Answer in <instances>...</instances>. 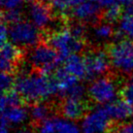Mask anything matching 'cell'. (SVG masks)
<instances>
[{
    "instance_id": "obj_1",
    "label": "cell",
    "mask_w": 133,
    "mask_h": 133,
    "mask_svg": "<svg viewBox=\"0 0 133 133\" xmlns=\"http://www.w3.org/2000/svg\"><path fill=\"white\" fill-rule=\"evenodd\" d=\"M15 90L30 103H40L58 93V85L55 76H46L38 71L22 73L16 78Z\"/></svg>"
},
{
    "instance_id": "obj_2",
    "label": "cell",
    "mask_w": 133,
    "mask_h": 133,
    "mask_svg": "<svg viewBox=\"0 0 133 133\" xmlns=\"http://www.w3.org/2000/svg\"><path fill=\"white\" fill-rule=\"evenodd\" d=\"M43 40L57 52L61 62L65 61V59L72 55L85 52L89 47L88 42L74 37L67 27L55 32L43 34Z\"/></svg>"
},
{
    "instance_id": "obj_3",
    "label": "cell",
    "mask_w": 133,
    "mask_h": 133,
    "mask_svg": "<svg viewBox=\"0 0 133 133\" xmlns=\"http://www.w3.org/2000/svg\"><path fill=\"white\" fill-rule=\"evenodd\" d=\"M29 61L35 70L46 76L54 74L61 62L57 52L44 40L30 49Z\"/></svg>"
},
{
    "instance_id": "obj_4",
    "label": "cell",
    "mask_w": 133,
    "mask_h": 133,
    "mask_svg": "<svg viewBox=\"0 0 133 133\" xmlns=\"http://www.w3.org/2000/svg\"><path fill=\"white\" fill-rule=\"evenodd\" d=\"M31 22L19 21L9 25V39L11 43L22 49H31L43 41V34Z\"/></svg>"
},
{
    "instance_id": "obj_5",
    "label": "cell",
    "mask_w": 133,
    "mask_h": 133,
    "mask_svg": "<svg viewBox=\"0 0 133 133\" xmlns=\"http://www.w3.org/2000/svg\"><path fill=\"white\" fill-rule=\"evenodd\" d=\"M85 67H87V79L96 80L102 75H106L110 70L111 60L107 50L100 48L99 46H89L84 54Z\"/></svg>"
},
{
    "instance_id": "obj_6",
    "label": "cell",
    "mask_w": 133,
    "mask_h": 133,
    "mask_svg": "<svg viewBox=\"0 0 133 133\" xmlns=\"http://www.w3.org/2000/svg\"><path fill=\"white\" fill-rule=\"evenodd\" d=\"M108 52L112 66L123 74L133 73V42L124 40L118 43L107 45Z\"/></svg>"
},
{
    "instance_id": "obj_7",
    "label": "cell",
    "mask_w": 133,
    "mask_h": 133,
    "mask_svg": "<svg viewBox=\"0 0 133 133\" xmlns=\"http://www.w3.org/2000/svg\"><path fill=\"white\" fill-rule=\"evenodd\" d=\"M89 94L97 103L108 104L115 101L118 93L112 78L106 75L96 79L90 84Z\"/></svg>"
},
{
    "instance_id": "obj_8",
    "label": "cell",
    "mask_w": 133,
    "mask_h": 133,
    "mask_svg": "<svg viewBox=\"0 0 133 133\" xmlns=\"http://www.w3.org/2000/svg\"><path fill=\"white\" fill-rule=\"evenodd\" d=\"M102 13L103 10H101L100 6L91 0H85V2L71 10L70 19H76L88 26L93 27L103 22Z\"/></svg>"
},
{
    "instance_id": "obj_9",
    "label": "cell",
    "mask_w": 133,
    "mask_h": 133,
    "mask_svg": "<svg viewBox=\"0 0 133 133\" xmlns=\"http://www.w3.org/2000/svg\"><path fill=\"white\" fill-rule=\"evenodd\" d=\"M111 125V118L105 108L99 107L85 115L82 122V133H104Z\"/></svg>"
},
{
    "instance_id": "obj_10",
    "label": "cell",
    "mask_w": 133,
    "mask_h": 133,
    "mask_svg": "<svg viewBox=\"0 0 133 133\" xmlns=\"http://www.w3.org/2000/svg\"><path fill=\"white\" fill-rule=\"evenodd\" d=\"M28 16L30 22L38 29H41L44 32L47 31V28L51 26L56 18L52 6L45 5L37 1L30 3L28 8Z\"/></svg>"
},
{
    "instance_id": "obj_11",
    "label": "cell",
    "mask_w": 133,
    "mask_h": 133,
    "mask_svg": "<svg viewBox=\"0 0 133 133\" xmlns=\"http://www.w3.org/2000/svg\"><path fill=\"white\" fill-rule=\"evenodd\" d=\"M23 59V50L11 42L1 46V70L14 74Z\"/></svg>"
},
{
    "instance_id": "obj_12",
    "label": "cell",
    "mask_w": 133,
    "mask_h": 133,
    "mask_svg": "<svg viewBox=\"0 0 133 133\" xmlns=\"http://www.w3.org/2000/svg\"><path fill=\"white\" fill-rule=\"evenodd\" d=\"M60 109H61V114L66 119L76 121L85 116L87 106L82 100L67 97L64 98Z\"/></svg>"
},
{
    "instance_id": "obj_13",
    "label": "cell",
    "mask_w": 133,
    "mask_h": 133,
    "mask_svg": "<svg viewBox=\"0 0 133 133\" xmlns=\"http://www.w3.org/2000/svg\"><path fill=\"white\" fill-rule=\"evenodd\" d=\"M104 108L111 119L114 121H124L133 115V106L125 102L124 100H117L111 103L104 105Z\"/></svg>"
},
{
    "instance_id": "obj_14",
    "label": "cell",
    "mask_w": 133,
    "mask_h": 133,
    "mask_svg": "<svg viewBox=\"0 0 133 133\" xmlns=\"http://www.w3.org/2000/svg\"><path fill=\"white\" fill-rule=\"evenodd\" d=\"M55 78L58 85V94L61 98H65L68 91L74 85L79 84V79L69 74L64 67H58L55 72Z\"/></svg>"
},
{
    "instance_id": "obj_15",
    "label": "cell",
    "mask_w": 133,
    "mask_h": 133,
    "mask_svg": "<svg viewBox=\"0 0 133 133\" xmlns=\"http://www.w3.org/2000/svg\"><path fill=\"white\" fill-rule=\"evenodd\" d=\"M64 68L69 74L77 79H87V67L84 56L72 55L64 61Z\"/></svg>"
},
{
    "instance_id": "obj_16",
    "label": "cell",
    "mask_w": 133,
    "mask_h": 133,
    "mask_svg": "<svg viewBox=\"0 0 133 133\" xmlns=\"http://www.w3.org/2000/svg\"><path fill=\"white\" fill-rule=\"evenodd\" d=\"M2 117L8 123L12 124H19L27 118V112L22 106L17 107H7L5 110L1 111Z\"/></svg>"
},
{
    "instance_id": "obj_17",
    "label": "cell",
    "mask_w": 133,
    "mask_h": 133,
    "mask_svg": "<svg viewBox=\"0 0 133 133\" xmlns=\"http://www.w3.org/2000/svg\"><path fill=\"white\" fill-rule=\"evenodd\" d=\"M91 28H92L93 39L96 42H100V43L113 40L116 34V30L113 24L108 23V22H102Z\"/></svg>"
},
{
    "instance_id": "obj_18",
    "label": "cell",
    "mask_w": 133,
    "mask_h": 133,
    "mask_svg": "<svg viewBox=\"0 0 133 133\" xmlns=\"http://www.w3.org/2000/svg\"><path fill=\"white\" fill-rule=\"evenodd\" d=\"M118 31L125 40L133 42V16L125 13L118 21Z\"/></svg>"
},
{
    "instance_id": "obj_19",
    "label": "cell",
    "mask_w": 133,
    "mask_h": 133,
    "mask_svg": "<svg viewBox=\"0 0 133 133\" xmlns=\"http://www.w3.org/2000/svg\"><path fill=\"white\" fill-rule=\"evenodd\" d=\"M22 98L17 90L12 89L10 91L2 93L1 97V111L5 110L7 107H17L22 106Z\"/></svg>"
},
{
    "instance_id": "obj_20",
    "label": "cell",
    "mask_w": 133,
    "mask_h": 133,
    "mask_svg": "<svg viewBox=\"0 0 133 133\" xmlns=\"http://www.w3.org/2000/svg\"><path fill=\"white\" fill-rule=\"evenodd\" d=\"M122 17V8L119 4H115L111 7H108L103 10L102 21L108 23H115L118 22Z\"/></svg>"
},
{
    "instance_id": "obj_21",
    "label": "cell",
    "mask_w": 133,
    "mask_h": 133,
    "mask_svg": "<svg viewBox=\"0 0 133 133\" xmlns=\"http://www.w3.org/2000/svg\"><path fill=\"white\" fill-rule=\"evenodd\" d=\"M49 114H50V108L44 103L33 104L30 110L31 118L34 122L37 123H42L46 119H48Z\"/></svg>"
},
{
    "instance_id": "obj_22",
    "label": "cell",
    "mask_w": 133,
    "mask_h": 133,
    "mask_svg": "<svg viewBox=\"0 0 133 133\" xmlns=\"http://www.w3.org/2000/svg\"><path fill=\"white\" fill-rule=\"evenodd\" d=\"M56 133H81V130L73 122L66 118H55Z\"/></svg>"
},
{
    "instance_id": "obj_23",
    "label": "cell",
    "mask_w": 133,
    "mask_h": 133,
    "mask_svg": "<svg viewBox=\"0 0 133 133\" xmlns=\"http://www.w3.org/2000/svg\"><path fill=\"white\" fill-rule=\"evenodd\" d=\"M22 15L23 12L22 9L2 11V22L7 23L8 25H11L19 21H22Z\"/></svg>"
},
{
    "instance_id": "obj_24",
    "label": "cell",
    "mask_w": 133,
    "mask_h": 133,
    "mask_svg": "<svg viewBox=\"0 0 133 133\" xmlns=\"http://www.w3.org/2000/svg\"><path fill=\"white\" fill-rule=\"evenodd\" d=\"M15 83L16 78L14 77V74L2 72V74H1V91L2 93L12 90V88L15 87Z\"/></svg>"
},
{
    "instance_id": "obj_25",
    "label": "cell",
    "mask_w": 133,
    "mask_h": 133,
    "mask_svg": "<svg viewBox=\"0 0 133 133\" xmlns=\"http://www.w3.org/2000/svg\"><path fill=\"white\" fill-rule=\"evenodd\" d=\"M122 100L133 106V73L130 75V79L127 85L122 89Z\"/></svg>"
},
{
    "instance_id": "obj_26",
    "label": "cell",
    "mask_w": 133,
    "mask_h": 133,
    "mask_svg": "<svg viewBox=\"0 0 133 133\" xmlns=\"http://www.w3.org/2000/svg\"><path fill=\"white\" fill-rule=\"evenodd\" d=\"M37 133H56L55 118H48L42 123H40Z\"/></svg>"
},
{
    "instance_id": "obj_27",
    "label": "cell",
    "mask_w": 133,
    "mask_h": 133,
    "mask_svg": "<svg viewBox=\"0 0 133 133\" xmlns=\"http://www.w3.org/2000/svg\"><path fill=\"white\" fill-rule=\"evenodd\" d=\"M24 2H25V0H1L2 11L22 9V4Z\"/></svg>"
},
{
    "instance_id": "obj_28",
    "label": "cell",
    "mask_w": 133,
    "mask_h": 133,
    "mask_svg": "<svg viewBox=\"0 0 133 133\" xmlns=\"http://www.w3.org/2000/svg\"><path fill=\"white\" fill-rule=\"evenodd\" d=\"M85 88H84L81 84H77V85H74V87L68 91L65 98L70 97V98H74V99L82 100L83 97L85 96Z\"/></svg>"
},
{
    "instance_id": "obj_29",
    "label": "cell",
    "mask_w": 133,
    "mask_h": 133,
    "mask_svg": "<svg viewBox=\"0 0 133 133\" xmlns=\"http://www.w3.org/2000/svg\"><path fill=\"white\" fill-rule=\"evenodd\" d=\"M9 39V25L5 22H1V28H0V40H1V46L8 43Z\"/></svg>"
},
{
    "instance_id": "obj_30",
    "label": "cell",
    "mask_w": 133,
    "mask_h": 133,
    "mask_svg": "<svg viewBox=\"0 0 133 133\" xmlns=\"http://www.w3.org/2000/svg\"><path fill=\"white\" fill-rule=\"evenodd\" d=\"M94 3H96L98 6H100L101 8L106 9L108 7H111L115 4H118V0H91Z\"/></svg>"
},
{
    "instance_id": "obj_31",
    "label": "cell",
    "mask_w": 133,
    "mask_h": 133,
    "mask_svg": "<svg viewBox=\"0 0 133 133\" xmlns=\"http://www.w3.org/2000/svg\"><path fill=\"white\" fill-rule=\"evenodd\" d=\"M118 133H133V122L122 125L118 130Z\"/></svg>"
},
{
    "instance_id": "obj_32",
    "label": "cell",
    "mask_w": 133,
    "mask_h": 133,
    "mask_svg": "<svg viewBox=\"0 0 133 133\" xmlns=\"http://www.w3.org/2000/svg\"><path fill=\"white\" fill-rule=\"evenodd\" d=\"M118 1L121 6L126 7V9L133 6V0H118Z\"/></svg>"
},
{
    "instance_id": "obj_33",
    "label": "cell",
    "mask_w": 133,
    "mask_h": 133,
    "mask_svg": "<svg viewBox=\"0 0 133 133\" xmlns=\"http://www.w3.org/2000/svg\"><path fill=\"white\" fill-rule=\"evenodd\" d=\"M36 1L42 4H45V5H48V6H52V0H36Z\"/></svg>"
},
{
    "instance_id": "obj_34",
    "label": "cell",
    "mask_w": 133,
    "mask_h": 133,
    "mask_svg": "<svg viewBox=\"0 0 133 133\" xmlns=\"http://www.w3.org/2000/svg\"><path fill=\"white\" fill-rule=\"evenodd\" d=\"M126 13H127V14H129V15H131V16H133V6L127 8V9H126Z\"/></svg>"
},
{
    "instance_id": "obj_35",
    "label": "cell",
    "mask_w": 133,
    "mask_h": 133,
    "mask_svg": "<svg viewBox=\"0 0 133 133\" xmlns=\"http://www.w3.org/2000/svg\"><path fill=\"white\" fill-rule=\"evenodd\" d=\"M19 133H33V132L29 129H22Z\"/></svg>"
}]
</instances>
